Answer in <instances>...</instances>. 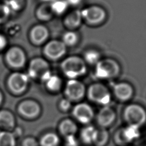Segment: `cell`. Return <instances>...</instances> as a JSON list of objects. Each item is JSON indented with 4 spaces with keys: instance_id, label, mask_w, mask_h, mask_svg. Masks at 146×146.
<instances>
[{
    "instance_id": "35",
    "label": "cell",
    "mask_w": 146,
    "mask_h": 146,
    "mask_svg": "<svg viewBox=\"0 0 146 146\" xmlns=\"http://www.w3.org/2000/svg\"><path fill=\"white\" fill-rule=\"evenodd\" d=\"M12 133H13V135H14L15 138H17V137L22 135V129L21 128L16 127V128H14V131Z\"/></svg>"
},
{
    "instance_id": "25",
    "label": "cell",
    "mask_w": 146,
    "mask_h": 146,
    "mask_svg": "<svg viewBox=\"0 0 146 146\" xmlns=\"http://www.w3.org/2000/svg\"><path fill=\"white\" fill-rule=\"evenodd\" d=\"M96 128L92 125H87L83 128L80 133L82 141L87 144L93 143Z\"/></svg>"
},
{
    "instance_id": "3",
    "label": "cell",
    "mask_w": 146,
    "mask_h": 146,
    "mask_svg": "<svg viewBox=\"0 0 146 146\" xmlns=\"http://www.w3.org/2000/svg\"><path fill=\"white\" fill-rule=\"evenodd\" d=\"M120 67L117 63L111 59L100 60L96 64L95 73L99 79L112 78L119 73Z\"/></svg>"
},
{
    "instance_id": "18",
    "label": "cell",
    "mask_w": 146,
    "mask_h": 146,
    "mask_svg": "<svg viewBox=\"0 0 146 146\" xmlns=\"http://www.w3.org/2000/svg\"><path fill=\"white\" fill-rule=\"evenodd\" d=\"M82 15L81 10H75L70 13L64 19V24L69 28H76L82 22Z\"/></svg>"
},
{
    "instance_id": "4",
    "label": "cell",
    "mask_w": 146,
    "mask_h": 146,
    "mask_svg": "<svg viewBox=\"0 0 146 146\" xmlns=\"http://www.w3.org/2000/svg\"><path fill=\"white\" fill-rule=\"evenodd\" d=\"M87 94L91 101L104 106H107L111 100L110 91L107 87L100 83L91 85L88 90Z\"/></svg>"
},
{
    "instance_id": "11",
    "label": "cell",
    "mask_w": 146,
    "mask_h": 146,
    "mask_svg": "<svg viewBox=\"0 0 146 146\" xmlns=\"http://www.w3.org/2000/svg\"><path fill=\"white\" fill-rule=\"evenodd\" d=\"M83 18L90 24H98L103 22L106 16L103 9L97 6H92L81 10Z\"/></svg>"
},
{
    "instance_id": "7",
    "label": "cell",
    "mask_w": 146,
    "mask_h": 146,
    "mask_svg": "<svg viewBox=\"0 0 146 146\" xmlns=\"http://www.w3.org/2000/svg\"><path fill=\"white\" fill-rule=\"evenodd\" d=\"M140 127L128 125L125 128H121L116 132L115 139L116 143L124 145L131 143L140 137Z\"/></svg>"
},
{
    "instance_id": "14",
    "label": "cell",
    "mask_w": 146,
    "mask_h": 146,
    "mask_svg": "<svg viewBox=\"0 0 146 146\" xmlns=\"http://www.w3.org/2000/svg\"><path fill=\"white\" fill-rule=\"evenodd\" d=\"M116 119L115 111L109 106H104L97 116V122L102 128H106L111 125Z\"/></svg>"
},
{
    "instance_id": "36",
    "label": "cell",
    "mask_w": 146,
    "mask_h": 146,
    "mask_svg": "<svg viewBox=\"0 0 146 146\" xmlns=\"http://www.w3.org/2000/svg\"><path fill=\"white\" fill-rule=\"evenodd\" d=\"M66 1L68 5H70L72 6L78 5L82 1V0H66Z\"/></svg>"
},
{
    "instance_id": "8",
    "label": "cell",
    "mask_w": 146,
    "mask_h": 146,
    "mask_svg": "<svg viewBox=\"0 0 146 146\" xmlns=\"http://www.w3.org/2000/svg\"><path fill=\"white\" fill-rule=\"evenodd\" d=\"M84 85L76 79H70L67 83L64 93L67 99L71 101L79 100L85 94Z\"/></svg>"
},
{
    "instance_id": "30",
    "label": "cell",
    "mask_w": 146,
    "mask_h": 146,
    "mask_svg": "<svg viewBox=\"0 0 146 146\" xmlns=\"http://www.w3.org/2000/svg\"><path fill=\"white\" fill-rule=\"evenodd\" d=\"M10 13L11 11L5 3H0V24L3 23L7 20Z\"/></svg>"
},
{
    "instance_id": "20",
    "label": "cell",
    "mask_w": 146,
    "mask_h": 146,
    "mask_svg": "<svg viewBox=\"0 0 146 146\" xmlns=\"http://www.w3.org/2000/svg\"><path fill=\"white\" fill-rule=\"evenodd\" d=\"M109 137V133L106 128L101 127L96 129L93 143L96 146H104L107 143Z\"/></svg>"
},
{
    "instance_id": "2",
    "label": "cell",
    "mask_w": 146,
    "mask_h": 146,
    "mask_svg": "<svg viewBox=\"0 0 146 146\" xmlns=\"http://www.w3.org/2000/svg\"><path fill=\"white\" fill-rule=\"evenodd\" d=\"M124 117L128 125L140 127L146 121V111L142 106L131 104L125 108Z\"/></svg>"
},
{
    "instance_id": "5",
    "label": "cell",
    "mask_w": 146,
    "mask_h": 146,
    "mask_svg": "<svg viewBox=\"0 0 146 146\" xmlns=\"http://www.w3.org/2000/svg\"><path fill=\"white\" fill-rule=\"evenodd\" d=\"M51 74L48 64L43 59L36 58L30 62L27 74L29 78L40 79L43 82Z\"/></svg>"
},
{
    "instance_id": "34",
    "label": "cell",
    "mask_w": 146,
    "mask_h": 146,
    "mask_svg": "<svg viewBox=\"0 0 146 146\" xmlns=\"http://www.w3.org/2000/svg\"><path fill=\"white\" fill-rule=\"evenodd\" d=\"M7 44V40L6 36L0 33V51L4 50Z\"/></svg>"
},
{
    "instance_id": "10",
    "label": "cell",
    "mask_w": 146,
    "mask_h": 146,
    "mask_svg": "<svg viewBox=\"0 0 146 146\" xmlns=\"http://www.w3.org/2000/svg\"><path fill=\"white\" fill-rule=\"evenodd\" d=\"M74 117L82 124H88L92 120L94 112L87 103H80L76 104L72 110Z\"/></svg>"
},
{
    "instance_id": "32",
    "label": "cell",
    "mask_w": 146,
    "mask_h": 146,
    "mask_svg": "<svg viewBox=\"0 0 146 146\" xmlns=\"http://www.w3.org/2000/svg\"><path fill=\"white\" fill-rule=\"evenodd\" d=\"M71 106V101L68 99H62L59 103V107L62 111H68Z\"/></svg>"
},
{
    "instance_id": "29",
    "label": "cell",
    "mask_w": 146,
    "mask_h": 146,
    "mask_svg": "<svg viewBox=\"0 0 146 146\" xmlns=\"http://www.w3.org/2000/svg\"><path fill=\"white\" fill-rule=\"evenodd\" d=\"M23 2L24 0H7L5 4L11 12L20 10L23 5Z\"/></svg>"
},
{
    "instance_id": "13",
    "label": "cell",
    "mask_w": 146,
    "mask_h": 146,
    "mask_svg": "<svg viewBox=\"0 0 146 146\" xmlns=\"http://www.w3.org/2000/svg\"><path fill=\"white\" fill-rule=\"evenodd\" d=\"M18 110L23 116L33 119L40 114L41 109L39 104L36 101L29 99L22 102L18 106Z\"/></svg>"
},
{
    "instance_id": "6",
    "label": "cell",
    "mask_w": 146,
    "mask_h": 146,
    "mask_svg": "<svg viewBox=\"0 0 146 146\" xmlns=\"http://www.w3.org/2000/svg\"><path fill=\"white\" fill-rule=\"evenodd\" d=\"M29 80L27 74L21 72H14L10 75L7 79L9 89L14 94L23 92L27 88Z\"/></svg>"
},
{
    "instance_id": "17",
    "label": "cell",
    "mask_w": 146,
    "mask_h": 146,
    "mask_svg": "<svg viewBox=\"0 0 146 146\" xmlns=\"http://www.w3.org/2000/svg\"><path fill=\"white\" fill-rule=\"evenodd\" d=\"M48 36V30L43 25H36L30 31V38L35 44L42 43L47 39Z\"/></svg>"
},
{
    "instance_id": "31",
    "label": "cell",
    "mask_w": 146,
    "mask_h": 146,
    "mask_svg": "<svg viewBox=\"0 0 146 146\" xmlns=\"http://www.w3.org/2000/svg\"><path fill=\"white\" fill-rule=\"evenodd\" d=\"M65 144L66 146H78V141L75 135L65 137Z\"/></svg>"
},
{
    "instance_id": "19",
    "label": "cell",
    "mask_w": 146,
    "mask_h": 146,
    "mask_svg": "<svg viewBox=\"0 0 146 146\" xmlns=\"http://www.w3.org/2000/svg\"><path fill=\"white\" fill-rule=\"evenodd\" d=\"M78 130L75 123L69 119H66L61 121L59 124V131L64 137L75 135Z\"/></svg>"
},
{
    "instance_id": "16",
    "label": "cell",
    "mask_w": 146,
    "mask_h": 146,
    "mask_svg": "<svg viewBox=\"0 0 146 146\" xmlns=\"http://www.w3.org/2000/svg\"><path fill=\"white\" fill-rule=\"evenodd\" d=\"M15 119L13 113L9 110L3 109L0 110V129L10 131L14 129Z\"/></svg>"
},
{
    "instance_id": "28",
    "label": "cell",
    "mask_w": 146,
    "mask_h": 146,
    "mask_svg": "<svg viewBox=\"0 0 146 146\" xmlns=\"http://www.w3.org/2000/svg\"><path fill=\"white\" fill-rule=\"evenodd\" d=\"M62 39V42L66 46H72L77 42L78 35L73 31H67L64 34Z\"/></svg>"
},
{
    "instance_id": "39",
    "label": "cell",
    "mask_w": 146,
    "mask_h": 146,
    "mask_svg": "<svg viewBox=\"0 0 146 146\" xmlns=\"http://www.w3.org/2000/svg\"><path fill=\"white\" fill-rule=\"evenodd\" d=\"M1 129H0V132H1Z\"/></svg>"
},
{
    "instance_id": "21",
    "label": "cell",
    "mask_w": 146,
    "mask_h": 146,
    "mask_svg": "<svg viewBox=\"0 0 146 146\" xmlns=\"http://www.w3.org/2000/svg\"><path fill=\"white\" fill-rule=\"evenodd\" d=\"M47 88L51 91L56 92L59 90L62 86V80L57 75L51 74L44 81Z\"/></svg>"
},
{
    "instance_id": "26",
    "label": "cell",
    "mask_w": 146,
    "mask_h": 146,
    "mask_svg": "<svg viewBox=\"0 0 146 146\" xmlns=\"http://www.w3.org/2000/svg\"><path fill=\"white\" fill-rule=\"evenodd\" d=\"M50 6L54 14H62L66 11L68 4L66 0H54Z\"/></svg>"
},
{
    "instance_id": "1",
    "label": "cell",
    "mask_w": 146,
    "mask_h": 146,
    "mask_svg": "<svg viewBox=\"0 0 146 146\" xmlns=\"http://www.w3.org/2000/svg\"><path fill=\"white\" fill-rule=\"evenodd\" d=\"M62 70L70 79L83 75L87 70L85 62L78 56H71L65 59L61 63Z\"/></svg>"
},
{
    "instance_id": "12",
    "label": "cell",
    "mask_w": 146,
    "mask_h": 146,
    "mask_svg": "<svg viewBox=\"0 0 146 146\" xmlns=\"http://www.w3.org/2000/svg\"><path fill=\"white\" fill-rule=\"evenodd\" d=\"M43 51L48 58L55 60L64 55L66 52V46L62 41L53 40L46 44Z\"/></svg>"
},
{
    "instance_id": "33",
    "label": "cell",
    "mask_w": 146,
    "mask_h": 146,
    "mask_svg": "<svg viewBox=\"0 0 146 146\" xmlns=\"http://www.w3.org/2000/svg\"><path fill=\"white\" fill-rule=\"evenodd\" d=\"M22 146H39V143L34 137H27L23 140Z\"/></svg>"
},
{
    "instance_id": "9",
    "label": "cell",
    "mask_w": 146,
    "mask_h": 146,
    "mask_svg": "<svg viewBox=\"0 0 146 146\" xmlns=\"http://www.w3.org/2000/svg\"><path fill=\"white\" fill-rule=\"evenodd\" d=\"M5 60L10 67L20 68L25 63L26 55L21 48L18 47H12L6 51Z\"/></svg>"
},
{
    "instance_id": "37",
    "label": "cell",
    "mask_w": 146,
    "mask_h": 146,
    "mask_svg": "<svg viewBox=\"0 0 146 146\" xmlns=\"http://www.w3.org/2000/svg\"><path fill=\"white\" fill-rule=\"evenodd\" d=\"M3 101V95L2 91L0 90V106L2 105Z\"/></svg>"
},
{
    "instance_id": "24",
    "label": "cell",
    "mask_w": 146,
    "mask_h": 146,
    "mask_svg": "<svg viewBox=\"0 0 146 146\" xmlns=\"http://www.w3.org/2000/svg\"><path fill=\"white\" fill-rule=\"evenodd\" d=\"M0 146H16V138L11 132L1 131Z\"/></svg>"
},
{
    "instance_id": "15",
    "label": "cell",
    "mask_w": 146,
    "mask_h": 146,
    "mask_svg": "<svg viewBox=\"0 0 146 146\" xmlns=\"http://www.w3.org/2000/svg\"><path fill=\"white\" fill-rule=\"evenodd\" d=\"M113 92L119 100L127 101L132 98L133 94V90L132 86L128 83L121 82L114 86Z\"/></svg>"
},
{
    "instance_id": "23",
    "label": "cell",
    "mask_w": 146,
    "mask_h": 146,
    "mask_svg": "<svg viewBox=\"0 0 146 146\" xmlns=\"http://www.w3.org/2000/svg\"><path fill=\"white\" fill-rule=\"evenodd\" d=\"M54 13L51 9L50 3H44L40 5L36 10V16L38 19L42 21H47L50 19Z\"/></svg>"
},
{
    "instance_id": "22",
    "label": "cell",
    "mask_w": 146,
    "mask_h": 146,
    "mask_svg": "<svg viewBox=\"0 0 146 146\" xmlns=\"http://www.w3.org/2000/svg\"><path fill=\"white\" fill-rule=\"evenodd\" d=\"M59 143V137L54 132H48L43 135L40 139V146H57Z\"/></svg>"
},
{
    "instance_id": "38",
    "label": "cell",
    "mask_w": 146,
    "mask_h": 146,
    "mask_svg": "<svg viewBox=\"0 0 146 146\" xmlns=\"http://www.w3.org/2000/svg\"><path fill=\"white\" fill-rule=\"evenodd\" d=\"M43 2H44V3H50L51 2H52L54 0H42Z\"/></svg>"
},
{
    "instance_id": "27",
    "label": "cell",
    "mask_w": 146,
    "mask_h": 146,
    "mask_svg": "<svg viewBox=\"0 0 146 146\" xmlns=\"http://www.w3.org/2000/svg\"><path fill=\"white\" fill-rule=\"evenodd\" d=\"M84 60L90 64H96L100 60L99 53L94 50L87 51L84 55Z\"/></svg>"
}]
</instances>
